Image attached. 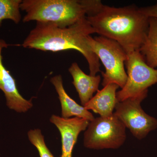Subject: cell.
Instances as JSON below:
<instances>
[{
	"label": "cell",
	"instance_id": "277c9868",
	"mask_svg": "<svg viewBox=\"0 0 157 157\" xmlns=\"http://www.w3.org/2000/svg\"><path fill=\"white\" fill-rule=\"evenodd\" d=\"M89 44L105 68V72L101 71L102 86L113 83L122 88L128 78L124 66L128 54L124 48L116 41L102 36H90Z\"/></svg>",
	"mask_w": 157,
	"mask_h": 157
},
{
	"label": "cell",
	"instance_id": "6da1fadb",
	"mask_svg": "<svg viewBox=\"0 0 157 157\" xmlns=\"http://www.w3.org/2000/svg\"><path fill=\"white\" fill-rule=\"evenodd\" d=\"M95 33L86 17L66 28L59 27L50 23L37 22L22 45L24 48L45 52L78 51L87 61L90 75L94 76L101 72L100 59L89 44L90 36Z\"/></svg>",
	"mask_w": 157,
	"mask_h": 157
},
{
	"label": "cell",
	"instance_id": "3957f363",
	"mask_svg": "<svg viewBox=\"0 0 157 157\" xmlns=\"http://www.w3.org/2000/svg\"><path fill=\"white\" fill-rule=\"evenodd\" d=\"M103 6L100 0H23L20 9L26 13L23 22L36 21L66 28L98 14Z\"/></svg>",
	"mask_w": 157,
	"mask_h": 157
},
{
	"label": "cell",
	"instance_id": "7c38bea8",
	"mask_svg": "<svg viewBox=\"0 0 157 157\" xmlns=\"http://www.w3.org/2000/svg\"><path fill=\"white\" fill-rule=\"evenodd\" d=\"M119 88L118 86L113 83L107 85L102 90H98L84 107L99 114L101 117L111 116L118 102L117 90Z\"/></svg>",
	"mask_w": 157,
	"mask_h": 157
},
{
	"label": "cell",
	"instance_id": "30bf717a",
	"mask_svg": "<svg viewBox=\"0 0 157 157\" xmlns=\"http://www.w3.org/2000/svg\"><path fill=\"white\" fill-rule=\"evenodd\" d=\"M69 71L73 77L72 83L78 93L81 106L84 107L93 98L94 93L99 90L101 76H93L86 74L76 63L72 64Z\"/></svg>",
	"mask_w": 157,
	"mask_h": 157
},
{
	"label": "cell",
	"instance_id": "5bb4252c",
	"mask_svg": "<svg viewBox=\"0 0 157 157\" xmlns=\"http://www.w3.org/2000/svg\"><path fill=\"white\" fill-rule=\"evenodd\" d=\"M21 2L22 0H0V27L5 20H11L16 24L20 22Z\"/></svg>",
	"mask_w": 157,
	"mask_h": 157
},
{
	"label": "cell",
	"instance_id": "7a4b0ae2",
	"mask_svg": "<svg viewBox=\"0 0 157 157\" xmlns=\"http://www.w3.org/2000/svg\"><path fill=\"white\" fill-rule=\"evenodd\" d=\"M86 17L95 33L116 41L127 54L139 50L148 34L150 17L135 6L104 5L98 14Z\"/></svg>",
	"mask_w": 157,
	"mask_h": 157
},
{
	"label": "cell",
	"instance_id": "2e32d148",
	"mask_svg": "<svg viewBox=\"0 0 157 157\" xmlns=\"http://www.w3.org/2000/svg\"><path fill=\"white\" fill-rule=\"evenodd\" d=\"M140 12L149 17H154L157 19V3L153 6L139 8Z\"/></svg>",
	"mask_w": 157,
	"mask_h": 157
},
{
	"label": "cell",
	"instance_id": "5b68a950",
	"mask_svg": "<svg viewBox=\"0 0 157 157\" xmlns=\"http://www.w3.org/2000/svg\"><path fill=\"white\" fill-rule=\"evenodd\" d=\"M126 129L113 113L108 117L95 118L84 132L83 144L90 149H117L125 142Z\"/></svg>",
	"mask_w": 157,
	"mask_h": 157
},
{
	"label": "cell",
	"instance_id": "8992f818",
	"mask_svg": "<svg viewBox=\"0 0 157 157\" xmlns=\"http://www.w3.org/2000/svg\"><path fill=\"white\" fill-rule=\"evenodd\" d=\"M148 90L138 95L118 102L114 114L138 140L146 137L157 128V119L146 113L141 103L147 97Z\"/></svg>",
	"mask_w": 157,
	"mask_h": 157
},
{
	"label": "cell",
	"instance_id": "8fae6325",
	"mask_svg": "<svg viewBox=\"0 0 157 157\" xmlns=\"http://www.w3.org/2000/svg\"><path fill=\"white\" fill-rule=\"evenodd\" d=\"M51 82L54 86L60 102L62 117L69 118L72 117L81 118L89 121L95 117L92 113L83 106L79 105L68 95L64 88L62 76L61 75L54 76L50 79Z\"/></svg>",
	"mask_w": 157,
	"mask_h": 157
},
{
	"label": "cell",
	"instance_id": "4fadbf2b",
	"mask_svg": "<svg viewBox=\"0 0 157 157\" xmlns=\"http://www.w3.org/2000/svg\"><path fill=\"white\" fill-rule=\"evenodd\" d=\"M147 64L152 68L157 67V19L149 18L147 37L139 49Z\"/></svg>",
	"mask_w": 157,
	"mask_h": 157
},
{
	"label": "cell",
	"instance_id": "52a82bcc",
	"mask_svg": "<svg viewBox=\"0 0 157 157\" xmlns=\"http://www.w3.org/2000/svg\"><path fill=\"white\" fill-rule=\"evenodd\" d=\"M125 64L128 78L124 86L117 92L118 102L138 95L157 83V69L147 64L139 50L128 54Z\"/></svg>",
	"mask_w": 157,
	"mask_h": 157
},
{
	"label": "cell",
	"instance_id": "9c48e42d",
	"mask_svg": "<svg viewBox=\"0 0 157 157\" xmlns=\"http://www.w3.org/2000/svg\"><path fill=\"white\" fill-rule=\"evenodd\" d=\"M51 123L54 124L60 133L62 154L60 157H72L73 148L79 134L87 128L90 121L77 117L64 118L52 115Z\"/></svg>",
	"mask_w": 157,
	"mask_h": 157
},
{
	"label": "cell",
	"instance_id": "ba28073f",
	"mask_svg": "<svg viewBox=\"0 0 157 157\" xmlns=\"http://www.w3.org/2000/svg\"><path fill=\"white\" fill-rule=\"evenodd\" d=\"M9 45L0 39V90L5 94L6 105L9 109L20 113H25L33 107L32 100H26L21 95L15 79L3 64L2 52Z\"/></svg>",
	"mask_w": 157,
	"mask_h": 157
},
{
	"label": "cell",
	"instance_id": "9a60e30c",
	"mask_svg": "<svg viewBox=\"0 0 157 157\" xmlns=\"http://www.w3.org/2000/svg\"><path fill=\"white\" fill-rule=\"evenodd\" d=\"M28 137L31 143L36 148L40 157H54L45 144L44 136L40 129L29 130Z\"/></svg>",
	"mask_w": 157,
	"mask_h": 157
}]
</instances>
